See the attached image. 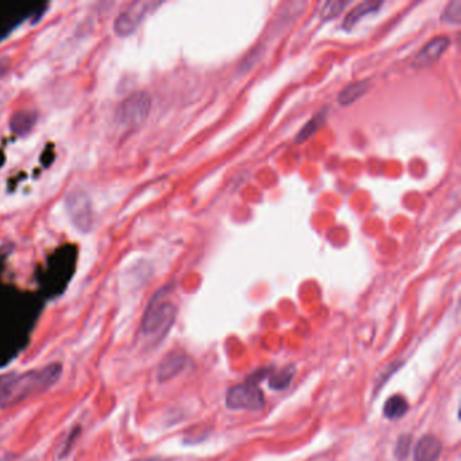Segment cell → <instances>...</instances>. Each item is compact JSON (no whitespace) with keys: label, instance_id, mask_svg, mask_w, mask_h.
<instances>
[{"label":"cell","instance_id":"obj_4","mask_svg":"<svg viewBox=\"0 0 461 461\" xmlns=\"http://www.w3.org/2000/svg\"><path fill=\"white\" fill-rule=\"evenodd\" d=\"M66 212L76 229L83 233L95 226V211L89 195L82 189H72L65 199Z\"/></svg>","mask_w":461,"mask_h":461},{"label":"cell","instance_id":"obj_18","mask_svg":"<svg viewBox=\"0 0 461 461\" xmlns=\"http://www.w3.org/2000/svg\"><path fill=\"white\" fill-rule=\"evenodd\" d=\"M410 437L402 436L399 439L398 444L395 446V455L398 456L399 460H403L407 455H409V449H410Z\"/></svg>","mask_w":461,"mask_h":461},{"label":"cell","instance_id":"obj_11","mask_svg":"<svg viewBox=\"0 0 461 461\" xmlns=\"http://www.w3.org/2000/svg\"><path fill=\"white\" fill-rule=\"evenodd\" d=\"M380 6H381V1H374V0L358 3L356 7L345 17V20H344V29H346V30L352 29L360 18L365 17L367 14L375 13Z\"/></svg>","mask_w":461,"mask_h":461},{"label":"cell","instance_id":"obj_8","mask_svg":"<svg viewBox=\"0 0 461 461\" xmlns=\"http://www.w3.org/2000/svg\"><path fill=\"white\" fill-rule=\"evenodd\" d=\"M442 452V444L434 436H423L414 449V461H437Z\"/></svg>","mask_w":461,"mask_h":461},{"label":"cell","instance_id":"obj_17","mask_svg":"<svg viewBox=\"0 0 461 461\" xmlns=\"http://www.w3.org/2000/svg\"><path fill=\"white\" fill-rule=\"evenodd\" d=\"M442 21L453 24H459L461 22V0H453L451 1L444 14H442Z\"/></svg>","mask_w":461,"mask_h":461},{"label":"cell","instance_id":"obj_14","mask_svg":"<svg viewBox=\"0 0 461 461\" xmlns=\"http://www.w3.org/2000/svg\"><path fill=\"white\" fill-rule=\"evenodd\" d=\"M293 375H295L293 365L286 367V368L280 369L279 372L273 374L272 376L270 377V387L272 390H284L286 387L290 386Z\"/></svg>","mask_w":461,"mask_h":461},{"label":"cell","instance_id":"obj_1","mask_svg":"<svg viewBox=\"0 0 461 461\" xmlns=\"http://www.w3.org/2000/svg\"><path fill=\"white\" fill-rule=\"evenodd\" d=\"M63 376V365L52 363L24 374L0 376V409L20 403L23 399L41 394L53 387Z\"/></svg>","mask_w":461,"mask_h":461},{"label":"cell","instance_id":"obj_6","mask_svg":"<svg viewBox=\"0 0 461 461\" xmlns=\"http://www.w3.org/2000/svg\"><path fill=\"white\" fill-rule=\"evenodd\" d=\"M159 6V3L152 1H136L130 4L125 11L118 14V17L114 21V31L118 37H129L131 36L141 22L147 18L150 10Z\"/></svg>","mask_w":461,"mask_h":461},{"label":"cell","instance_id":"obj_19","mask_svg":"<svg viewBox=\"0 0 461 461\" xmlns=\"http://www.w3.org/2000/svg\"><path fill=\"white\" fill-rule=\"evenodd\" d=\"M136 461H168L167 459H161V458H149V459H142V460Z\"/></svg>","mask_w":461,"mask_h":461},{"label":"cell","instance_id":"obj_16","mask_svg":"<svg viewBox=\"0 0 461 461\" xmlns=\"http://www.w3.org/2000/svg\"><path fill=\"white\" fill-rule=\"evenodd\" d=\"M349 3L342 1V0H333V1H326L321 10V17L322 20H330L337 17Z\"/></svg>","mask_w":461,"mask_h":461},{"label":"cell","instance_id":"obj_13","mask_svg":"<svg viewBox=\"0 0 461 461\" xmlns=\"http://www.w3.org/2000/svg\"><path fill=\"white\" fill-rule=\"evenodd\" d=\"M407 410H409L407 400L403 398L402 395H394L386 402L384 409H383V414L386 416V418L399 419L407 413Z\"/></svg>","mask_w":461,"mask_h":461},{"label":"cell","instance_id":"obj_12","mask_svg":"<svg viewBox=\"0 0 461 461\" xmlns=\"http://www.w3.org/2000/svg\"><path fill=\"white\" fill-rule=\"evenodd\" d=\"M36 121L37 115L34 111H20L11 118V129L20 136H23L33 129Z\"/></svg>","mask_w":461,"mask_h":461},{"label":"cell","instance_id":"obj_15","mask_svg":"<svg viewBox=\"0 0 461 461\" xmlns=\"http://www.w3.org/2000/svg\"><path fill=\"white\" fill-rule=\"evenodd\" d=\"M325 118H326V112L325 111L316 114L314 118H312L306 125L303 126V129L300 130V133L296 137V142H303L309 137H312L315 131L325 122Z\"/></svg>","mask_w":461,"mask_h":461},{"label":"cell","instance_id":"obj_5","mask_svg":"<svg viewBox=\"0 0 461 461\" xmlns=\"http://www.w3.org/2000/svg\"><path fill=\"white\" fill-rule=\"evenodd\" d=\"M264 395L256 383H244L231 387L226 395V406L233 410H260L264 407Z\"/></svg>","mask_w":461,"mask_h":461},{"label":"cell","instance_id":"obj_2","mask_svg":"<svg viewBox=\"0 0 461 461\" xmlns=\"http://www.w3.org/2000/svg\"><path fill=\"white\" fill-rule=\"evenodd\" d=\"M152 98L145 91H136L126 96L115 110V121L126 127H140L149 117Z\"/></svg>","mask_w":461,"mask_h":461},{"label":"cell","instance_id":"obj_7","mask_svg":"<svg viewBox=\"0 0 461 461\" xmlns=\"http://www.w3.org/2000/svg\"><path fill=\"white\" fill-rule=\"evenodd\" d=\"M449 45L451 41L446 36H439L432 38L422 46V49L416 54L413 64L418 68H425L429 66L430 64L436 63Z\"/></svg>","mask_w":461,"mask_h":461},{"label":"cell","instance_id":"obj_10","mask_svg":"<svg viewBox=\"0 0 461 461\" xmlns=\"http://www.w3.org/2000/svg\"><path fill=\"white\" fill-rule=\"evenodd\" d=\"M371 89V79L357 80L353 83L348 84L339 94H338V103L342 105H352L360 99L364 94Z\"/></svg>","mask_w":461,"mask_h":461},{"label":"cell","instance_id":"obj_3","mask_svg":"<svg viewBox=\"0 0 461 461\" xmlns=\"http://www.w3.org/2000/svg\"><path fill=\"white\" fill-rule=\"evenodd\" d=\"M176 316V307L172 302L154 298L142 318V335L161 337L170 329Z\"/></svg>","mask_w":461,"mask_h":461},{"label":"cell","instance_id":"obj_9","mask_svg":"<svg viewBox=\"0 0 461 461\" xmlns=\"http://www.w3.org/2000/svg\"><path fill=\"white\" fill-rule=\"evenodd\" d=\"M187 364V360H186V356L180 355V353H170L168 355L160 364L159 367V371H157V379L159 381H167V380H170L172 377L179 375L184 367Z\"/></svg>","mask_w":461,"mask_h":461}]
</instances>
